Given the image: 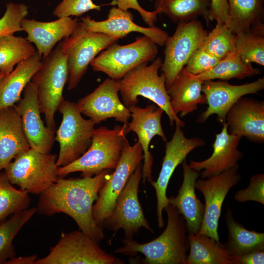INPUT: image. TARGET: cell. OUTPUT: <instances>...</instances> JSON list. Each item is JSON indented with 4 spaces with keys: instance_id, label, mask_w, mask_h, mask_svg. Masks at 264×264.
<instances>
[{
    "instance_id": "6da1fadb",
    "label": "cell",
    "mask_w": 264,
    "mask_h": 264,
    "mask_svg": "<svg viewBox=\"0 0 264 264\" xmlns=\"http://www.w3.org/2000/svg\"><path fill=\"white\" fill-rule=\"evenodd\" d=\"M112 173L107 170L91 177H59L40 194L37 212L48 216L66 214L75 221L79 230L99 243L105 234L103 229L94 220L92 208L100 188Z\"/></svg>"
},
{
    "instance_id": "7a4b0ae2",
    "label": "cell",
    "mask_w": 264,
    "mask_h": 264,
    "mask_svg": "<svg viewBox=\"0 0 264 264\" xmlns=\"http://www.w3.org/2000/svg\"><path fill=\"white\" fill-rule=\"evenodd\" d=\"M164 210L167 215V224L160 236L146 243L124 239L123 245L114 252L131 256L140 253L144 255L143 263L146 264H185L189 249L185 220L170 203Z\"/></svg>"
},
{
    "instance_id": "3957f363",
    "label": "cell",
    "mask_w": 264,
    "mask_h": 264,
    "mask_svg": "<svg viewBox=\"0 0 264 264\" xmlns=\"http://www.w3.org/2000/svg\"><path fill=\"white\" fill-rule=\"evenodd\" d=\"M129 132L127 124L116 125L111 129L105 126L95 129L88 150L71 163L58 167L57 176L63 177L79 172L81 177H91L105 170H114L128 142L127 135Z\"/></svg>"
},
{
    "instance_id": "277c9868",
    "label": "cell",
    "mask_w": 264,
    "mask_h": 264,
    "mask_svg": "<svg viewBox=\"0 0 264 264\" xmlns=\"http://www.w3.org/2000/svg\"><path fill=\"white\" fill-rule=\"evenodd\" d=\"M142 63L136 66L117 81L122 103L127 108L138 103L139 96L153 102L161 108L169 119L170 124L183 128L185 123L173 110L166 87V78L163 73L159 75L162 59L155 58L150 65Z\"/></svg>"
},
{
    "instance_id": "5b68a950",
    "label": "cell",
    "mask_w": 264,
    "mask_h": 264,
    "mask_svg": "<svg viewBox=\"0 0 264 264\" xmlns=\"http://www.w3.org/2000/svg\"><path fill=\"white\" fill-rule=\"evenodd\" d=\"M31 81L35 85L41 113L46 126L56 131L54 116L64 98V89L68 79L66 55L59 44L45 58Z\"/></svg>"
},
{
    "instance_id": "8992f818",
    "label": "cell",
    "mask_w": 264,
    "mask_h": 264,
    "mask_svg": "<svg viewBox=\"0 0 264 264\" xmlns=\"http://www.w3.org/2000/svg\"><path fill=\"white\" fill-rule=\"evenodd\" d=\"M57 155L32 148L17 155L3 170L13 185L28 193L40 195L58 179Z\"/></svg>"
},
{
    "instance_id": "52a82bcc",
    "label": "cell",
    "mask_w": 264,
    "mask_h": 264,
    "mask_svg": "<svg viewBox=\"0 0 264 264\" xmlns=\"http://www.w3.org/2000/svg\"><path fill=\"white\" fill-rule=\"evenodd\" d=\"M119 39L117 37L88 31L79 22L70 36L59 43L66 57L67 89L75 88L92 61L101 51Z\"/></svg>"
},
{
    "instance_id": "ba28073f",
    "label": "cell",
    "mask_w": 264,
    "mask_h": 264,
    "mask_svg": "<svg viewBox=\"0 0 264 264\" xmlns=\"http://www.w3.org/2000/svg\"><path fill=\"white\" fill-rule=\"evenodd\" d=\"M58 110L62 120L55 131V141L59 144L56 164L61 167L74 161L88 150L95 124L82 117L77 103L64 98Z\"/></svg>"
},
{
    "instance_id": "9c48e42d",
    "label": "cell",
    "mask_w": 264,
    "mask_h": 264,
    "mask_svg": "<svg viewBox=\"0 0 264 264\" xmlns=\"http://www.w3.org/2000/svg\"><path fill=\"white\" fill-rule=\"evenodd\" d=\"M158 51V45L143 35L127 44H111L101 51L90 65L94 71L103 72L110 78L118 81L138 65L153 61Z\"/></svg>"
},
{
    "instance_id": "30bf717a",
    "label": "cell",
    "mask_w": 264,
    "mask_h": 264,
    "mask_svg": "<svg viewBox=\"0 0 264 264\" xmlns=\"http://www.w3.org/2000/svg\"><path fill=\"white\" fill-rule=\"evenodd\" d=\"M124 262L102 249L83 232H62L57 243L35 264H123Z\"/></svg>"
},
{
    "instance_id": "8fae6325",
    "label": "cell",
    "mask_w": 264,
    "mask_h": 264,
    "mask_svg": "<svg viewBox=\"0 0 264 264\" xmlns=\"http://www.w3.org/2000/svg\"><path fill=\"white\" fill-rule=\"evenodd\" d=\"M142 170L141 163L130 177L118 196L113 210L102 224L103 228H107L115 233L122 229L125 239H132L141 228L154 232L145 217L138 198Z\"/></svg>"
},
{
    "instance_id": "7c38bea8",
    "label": "cell",
    "mask_w": 264,
    "mask_h": 264,
    "mask_svg": "<svg viewBox=\"0 0 264 264\" xmlns=\"http://www.w3.org/2000/svg\"><path fill=\"white\" fill-rule=\"evenodd\" d=\"M208 33L198 19L177 23L174 33L164 44V57L160 68L165 77L167 89L194 52L202 45Z\"/></svg>"
},
{
    "instance_id": "4fadbf2b",
    "label": "cell",
    "mask_w": 264,
    "mask_h": 264,
    "mask_svg": "<svg viewBox=\"0 0 264 264\" xmlns=\"http://www.w3.org/2000/svg\"><path fill=\"white\" fill-rule=\"evenodd\" d=\"M143 159V152L140 143L137 141L131 146L128 141L122 151L117 166L100 188L98 198L93 205L94 220L101 228H103L104 220L111 212L130 177Z\"/></svg>"
},
{
    "instance_id": "5bb4252c",
    "label": "cell",
    "mask_w": 264,
    "mask_h": 264,
    "mask_svg": "<svg viewBox=\"0 0 264 264\" xmlns=\"http://www.w3.org/2000/svg\"><path fill=\"white\" fill-rule=\"evenodd\" d=\"M241 178L238 164L216 176L197 180L195 188L203 194L205 199L204 216L197 235H206L220 242L218 231L223 201L229 190Z\"/></svg>"
},
{
    "instance_id": "9a60e30c",
    "label": "cell",
    "mask_w": 264,
    "mask_h": 264,
    "mask_svg": "<svg viewBox=\"0 0 264 264\" xmlns=\"http://www.w3.org/2000/svg\"><path fill=\"white\" fill-rule=\"evenodd\" d=\"M181 128L176 125L171 139L166 142L165 155L158 176L156 181L153 180L150 183L155 191L157 221L160 229L164 225L162 212L169 204L166 192L174 171L191 152L205 144L204 140L198 137L187 138Z\"/></svg>"
},
{
    "instance_id": "2e32d148",
    "label": "cell",
    "mask_w": 264,
    "mask_h": 264,
    "mask_svg": "<svg viewBox=\"0 0 264 264\" xmlns=\"http://www.w3.org/2000/svg\"><path fill=\"white\" fill-rule=\"evenodd\" d=\"M117 81L107 78L92 92L80 99L77 103L81 113L98 125L108 118L127 124L131 112L120 101Z\"/></svg>"
},
{
    "instance_id": "e0dca14e",
    "label": "cell",
    "mask_w": 264,
    "mask_h": 264,
    "mask_svg": "<svg viewBox=\"0 0 264 264\" xmlns=\"http://www.w3.org/2000/svg\"><path fill=\"white\" fill-rule=\"evenodd\" d=\"M264 88V78L241 85H234L226 81L208 80L203 81L202 92L205 95L208 107L197 119L204 123L213 114L221 124L225 123L226 115L238 100L247 94L257 93Z\"/></svg>"
},
{
    "instance_id": "ac0fdd59",
    "label": "cell",
    "mask_w": 264,
    "mask_h": 264,
    "mask_svg": "<svg viewBox=\"0 0 264 264\" xmlns=\"http://www.w3.org/2000/svg\"><path fill=\"white\" fill-rule=\"evenodd\" d=\"M31 148L42 153H49L55 141V132L45 126L35 85L30 81L23 91V97L14 105Z\"/></svg>"
},
{
    "instance_id": "d6986e66",
    "label": "cell",
    "mask_w": 264,
    "mask_h": 264,
    "mask_svg": "<svg viewBox=\"0 0 264 264\" xmlns=\"http://www.w3.org/2000/svg\"><path fill=\"white\" fill-rule=\"evenodd\" d=\"M132 120L127 123L130 132L137 135L138 142L141 145L144 154L142 165V182L151 183L153 180L152 167L153 157L149 150L150 142L154 137L158 135L165 142L167 138L161 125V117L163 110L156 105L151 104L145 108L133 106L129 108Z\"/></svg>"
},
{
    "instance_id": "ffe728a7",
    "label": "cell",
    "mask_w": 264,
    "mask_h": 264,
    "mask_svg": "<svg viewBox=\"0 0 264 264\" xmlns=\"http://www.w3.org/2000/svg\"><path fill=\"white\" fill-rule=\"evenodd\" d=\"M81 23L87 30L103 33L119 37H126L131 32L140 33L150 38L157 45H164L169 37L164 30L156 27H143L133 22V16L129 10H123L118 7L111 8L106 20L96 21L89 16L82 17Z\"/></svg>"
},
{
    "instance_id": "44dd1931",
    "label": "cell",
    "mask_w": 264,
    "mask_h": 264,
    "mask_svg": "<svg viewBox=\"0 0 264 264\" xmlns=\"http://www.w3.org/2000/svg\"><path fill=\"white\" fill-rule=\"evenodd\" d=\"M230 134L244 136L257 143L264 141V102L242 96L225 117Z\"/></svg>"
},
{
    "instance_id": "7402d4cb",
    "label": "cell",
    "mask_w": 264,
    "mask_h": 264,
    "mask_svg": "<svg viewBox=\"0 0 264 264\" xmlns=\"http://www.w3.org/2000/svg\"><path fill=\"white\" fill-rule=\"evenodd\" d=\"M221 132L216 134L213 144V152L205 160L197 161L191 160L189 166L198 172L201 178L216 176L238 164L243 155L238 149L242 138L240 135L230 134L226 123L222 124Z\"/></svg>"
},
{
    "instance_id": "603a6c76",
    "label": "cell",
    "mask_w": 264,
    "mask_h": 264,
    "mask_svg": "<svg viewBox=\"0 0 264 264\" xmlns=\"http://www.w3.org/2000/svg\"><path fill=\"white\" fill-rule=\"evenodd\" d=\"M78 18L61 17L50 22H41L24 18L21 22L22 31L27 40L34 44L39 57H46L55 45L63 39L68 37L76 28Z\"/></svg>"
},
{
    "instance_id": "cb8c5ba5",
    "label": "cell",
    "mask_w": 264,
    "mask_h": 264,
    "mask_svg": "<svg viewBox=\"0 0 264 264\" xmlns=\"http://www.w3.org/2000/svg\"><path fill=\"white\" fill-rule=\"evenodd\" d=\"M183 181L177 195L168 198L169 203L173 205L184 218L188 232L197 235L201 227L204 213V204L197 198L195 184L200 176L199 172L190 168L185 159L181 163Z\"/></svg>"
},
{
    "instance_id": "d4e9b609",
    "label": "cell",
    "mask_w": 264,
    "mask_h": 264,
    "mask_svg": "<svg viewBox=\"0 0 264 264\" xmlns=\"http://www.w3.org/2000/svg\"><path fill=\"white\" fill-rule=\"evenodd\" d=\"M30 148L15 106L0 110V173L18 154Z\"/></svg>"
},
{
    "instance_id": "484cf974",
    "label": "cell",
    "mask_w": 264,
    "mask_h": 264,
    "mask_svg": "<svg viewBox=\"0 0 264 264\" xmlns=\"http://www.w3.org/2000/svg\"><path fill=\"white\" fill-rule=\"evenodd\" d=\"M203 81L187 72L183 67L167 89L174 112L182 117L192 113L198 105L206 104L205 95L202 93Z\"/></svg>"
},
{
    "instance_id": "4316f807",
    "label": "cell",
    "mask_w": 264,
    "mask_h": 264,
    "mask_svg": "<svg viewBox=\"0 0 264 264\" xmlns=\"http://www.w3.org/2000/svg\"><path fill=\"white\" fill-rule=\"evenodd\" d=\"M42 64L37 52L17 64L11 72L0 80V110L14 106L19 101L25 86Z\"/></svg>"
},
{
    "instance_id": "83f0119b",
    "label": "cell",
    "mask_w": 264,
    "mask_h": 264,
    "mask_svg": "<svg viewBox=\"0 0 264 264\" xmlns=\"http://www.w3.org/2000/svg\"><path fill=\"white\" fill-rule=\"evenodd\" d=\"M228 231L223 246L230 256H240L253 251L264 250V233L248 230L234 218L229 207L225 214Z\"/></svg>"
},
{
    "instance_id": "f1b7e54d",
    "label": "cell",
    "mask_w": 264,
    "mask_h": 264,
    "mask_svg": "<svg viewBox=\"0 0 264 264\" xmlns=\"http://www.w3.org/2000/svg\"><path fill=\"white\" fill-rule=\"evenodd\" d=\"M187 234L190 252L185 264H231L230 256L220 242L204 234Z\"/></svg>"
},
{
    "instance_id": "f546056e",
    "label": "cell",
    "mask_w": 264,
    "mask_h": 264,
    "mask_svg": "<svg viewBox=\"0 0 264 264\" xmlns=\"http://www.w3.org/2000/svg\"><path fill=\"white\" fill-rule=\"evenodd\" d=\"M227 0L229 19L226 25L235 34L264 24V0Z\"/></svg>"
},
{
    "instance_id": "4dcf8cb0",
    "label": "cell",
    "mask_w": 264,
    "mask_h": 264,
    "mask_svg": "<svg viewBox=\"0 0 264 264\" xmlns=\"http://www.w3.org/2000/svg\"><path fill=\"white\" fill-rule=\"evenodd\" d=\"M210 0H155L154 10L175 23L188 22L202 17L209 22Z\"/></svg>"
},
{
    "instance_id": "1f68e13d",
    "label": "cell",
    "mask_w": 264,
    "mask_h": 264,
    "mask_svg": "<svg viewBox=\"0 0 264 264\" xmlns=\"http://www.w3.org/2000/svg\"><path fill=\"white\" fill-rule=\"evenodd\" d=\"M260 73V69L254 67L251 63L243 61L235 51L220 60L209 70L195 75L204 81L214 79L229 80L233 78L243 79Z\"/></svg>"
},
{
    "instance_id": "d6a6232c",
    "label": "cell",
    "mask_w": 264,
    "mask_h": 264,
    "mask_svg": "<svg viewBox=\"0 0 264 264\" xmlns=\"http://www.w3.org/2000/svg\"><path fill=\"white\" fill-rule=\"evenodd\" d=\"M37 52L26 38L14 35L0 39V70L6 75L14 66Z\"/></svg>"
},
{
    "instance_id": "836d02e7",
    "label": "cell",
    "mask_w": 264,
    "mask_h": 264,
    "mask_svg": "<svg viewBox=\"0 0 264 264\" xmlns=\"http://www.w3.org/2000/svg\"><path fill=\"white\" fill-rule=\"evenodd\" d=\"M37 212V207L28 208L0 222V264H4L7 260L15 257L13 241Z\"/></svg>"
},
{
    "instance_id": "e575fe53",
    "label": "cell",
    "mask_w": 264,
    "mask_h": 264,
    "mask_svg": "<svg viewBox=\"0 0 264 264\" xmlns=\"http://www.w3.org/2000/svg\"><path fill=\"white\" fill-rule=\"evenodd\" d=\"M236 35V52L248 63L264 66V24L251 27Z\"/></svg>"
},
{
    "instance_id": "d590c367",
    "label": "cell",
    "mask_w": 264,
    "mask_h": 264,
    "mask_svg": "<svg viewBox=\"0 0 264 264\" xmlns=\"http://www.w3.org/2000/svg\"><path fill=\"white\" fill-rule=\"evenodd\" d=\"M26 191L13 186L4 172L0 173V222L9 216L28 208L30 198Z\"/></svg>"
},
{
    "instance_id": "8d00e7d4",
    "label": "cell",
    "mask_w": 264,
    "mask_h": 264,
    "mask_svg": "<svg viewBox=\"0 0 264 264\" xmlns=\"http://www.w3.org/2000/svg\"><path fill=\"white\" fill-rule=\"evenodd\" d=\"M202 47L209 53L222 60L236 51V35L225 23H217L208 33Z\"/></svg>"
},
{
    "instance_id": "74e56055",
    "label": "cell",
    "mask_w": 264,
    "mask_h": 264,
    "mask_svg": "<svg viewBox=\"0 0 264 264\" xmlns=\"http://www.w3.org/2000/svg\"><path fill=\"white\" fill-rule=\"evenodd\" d=\"M6 7L5 13L0 19V39L22 31V21L28 14V6L22 3L9 2Z\"/></svg>"
},
{
    "instance_id": "f35d334b",
    "label": "cell",
    "mask_w": 264,
    "mask_h": 264,
    "mask_svg": "<svg viewBox=\"0 0 264 264\" xmlns=\"http://www.w3.org/2000/svg\"><path fill=\"white\" fill-rule=\"evenodd\" d=\"M101 9V5L95 4L92 0H62L55 8L53 15L58 18L79 17L89 11Z\"/></svg>"
},
{
    "instance_id": "ab89813d",
    "label": "cell",
    "mask_w": 264,
    "mask_h": 264,
    "mask_svg": "<svg viewBox=\"0 0 264 264\" xmlns=\"http://www.w3.org/2000/svg\"><path fill=\"white\" fill-rule=\"evenodd\" d=\"M234 199L239 202L253 201L264 204V175L260 173L253 175L249 185L237 191Z\"/></svg>"
},
{
    "instance_id": "60d3db41",
    "label": "cell",
    "mask_w": 264,
    "mask_h": 264,
    "mask_svg": "<svg viewBox=\"0 0 264 264\" xmlns=\"http://www.w3.org/2000/svg\"><path fill=\"white\" fill-rule=\"evenodd\" d=\"M220 61L207 52L201 45L192 55L184 68L191 74L198 75L212 69Z\"/></svg>"
},
{
    "instance_id": "b9f144b4",
    "label": "cell",
    "mask_w": 264,
    "mask_h": 264,
    "mask_svg": "<svg viewBox=\"0 0 264 264\" xmlns=\"http://www.w3.org/2000/svg\"><path fill=\"white\" fill-rule=\"evenodd\" d=\"M117 7L123 10L132 9L136 10L141 16L144 22L149 27L155 26L158 14L155 10L148 11L143 8L137 0H115Z\"/></svg>"
},
{
    "instance_id": "7bdbcfd3",
    "label": "cell",
    "mask_w": 264,
    "mask_h": 264,
    "mask_svg": "<svg viewBox=\"0 0 264 264\" xmlns=\"http://www.w3.org/2000/svg\"><path fill=\"white\" fill-rule=\"evenodd\" d=\"M228 5L227 0H210L208 11L209 21H216L217 23L227 24Z\"/></svg>"
},
{
    "instance_id": "ee69618b",
    "label": "cell",
    "mask_w": 264,
    "mask_h": 264,
    "mask_svg": "<svg viewBox=\"0 0 264 264\" xmlns=\"http://www.w3.org/2000/svg\"><path fill=\"white\" fill-rule=\"evenodd\" d=\"M230 257L231 264H264V250L253 251L242 256Z\"/></svg>"
},
{
    "instance_id": "f6af8a7d",
    "label": "cell",
    "mask_w": 264,
    "mask_h": 264,
    "mask_svg": "<svg viewBox=\"0 0 264 264\" xmlns=\"http://www.w3.org/2000/svg\"><path fill=\"white\" fill-rule=\"evenodd\" d=\"M37 260V255L21 256L17 258L14 257L7 260L4 264H35Z\"/></svg>"
},
{
    "instance_id": "bcb514c9",
    "label": "cell",
    "mask_w": 264,
    "mask_h": 264,
    "mask_svg": "<svg viewBox=\"0 0 264 264\" xmlns=\"http://www.w3.org/2000/svg\"><path fill=\"white\" fill-rule=\"evenodd\" d=\"M6 76V74L0 70V80Z\"/></svg>"
}]
</instances>
